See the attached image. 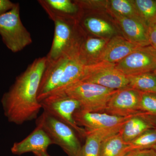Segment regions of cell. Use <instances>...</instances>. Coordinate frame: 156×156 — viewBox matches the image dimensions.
Masks as SVG:
<instances>
[{"label":"cell","mask_w":156,"mask_h":156,"mask_svg":"<svg viewBox=\"0 0 156 156\" xmlns=\"http://www.w3.org/2000/svg\"><path fill=\"white\" fill-rule=\"evenodd\" d=\"M47 62L46 56L36 58L3 95L2 105L9 122L21 125L37 119L42 108L38 92Z\"/></svg>","instance_id":"6da1fadb"},{"label":"cell","mask_w":156,"mask_h":156,"mask_svg":"<svg viewBox=\"0 0 156 156\" xmlns=\"http://www.w3.org/2000/svg\"><path fill=\"white\" fill-rule=\"evenodd\" d=\"M118 90L80 81L59 92H64L68 96L77 100L80 104L81 109L104 112L109 101Z\"/></svg>","instance_id":"7a4b0ae2"},{"label":"cell","mask_w":156,"mask_h":156,"mask_svg":"<svg viewBox=\"0 0 156 156\" xmlns=\"http://www.w3.org/2000/svg\"><path fill=\"white\" fill-rule=\"evenodd\" d=\"M36 126L41 127L53 144L60 147L68 156H80V138L68 125L44 111L37 119Z\"/></svg>","instance_id":"3957f363"},{"label":"cell","mask_w":156,"mask_h":156,"mask_svg":"<svg viewBox=\"0 0 156 156\" xmlns=\"http://www.w3.org/2000/svg\"><path fill=\"white\" fill-rule=\"evenodd\" d=\"M20 6L16 3L11 10L0 15V35L7 48L17 53L31 44L30 33L23 24L20 15Z\"/></svg>","instance_id":"277c9868"},{"label":"cell","mask_w":156,"mask_h":156,"mask_svg":"<svg viewBox=\"0 0 156 156\" xmlns=\"http://www.w3.org/2000/svg\"><path fill=\"white\" fill-rule=\"evenodd\" d=\"M40 103L44 112L71 127L80 138H86L87 131L78 126L73 118L75 112L81 108L77 100L64 92H58L49 95Z\"/></svg>","instance_id":"5b68a950"},{"label":"cell","mask_w":156,"mask_h":156,"mask_svg":"<svg viewBox=\"0 0 156 156\" xmlns=\"http://www.w3.org/2000/svg\"><path fill=\"white\" fill-rule=\"evenodd\" d=\"M115 65L102 62L86 65L85 74L81 81L115 90L128 88V76L117 69Z\"/></svg>","instance_id":"8992f818"},{"label":"cell","mask_w":156,"mask_h":156,"mask_svg":"<svg viewBox=\"0 0 156 156\" xmlns=\"http://www.w3.org/2000/svg\"><path fill=\"white\" fill-rule=\"evenodd\" d=\"M134 115L122 117L79 109L75 112L73 118L78 126L87 131H111L119 133L125 123Z\"/></svg>","instance_id":"52a82bcc"},{"label":"cell","mask_w":156,"mask_h":156,"mask_svg":"<svg viewBox=\"0 0 156 156\" xmlns=\"http://www.w3.org/2000/svg\"><path fill=\"white\" fill-rule=\"evenodd\" d=\"M126 76L153 72L156 69V49L150 46L140 47L115 65Z\"/></svg>","instance_id":"ba28073f"},{"label":"cell","mask_w":156,"mask_h":156,"mask_svg":"<svg viewBox=\"0 0 156 156\" xmlns=\"http://www.w3.org/2000/svg\"><path fill=\"white\" fill-rule=\"evenodd\" d=\"M53 21L54 23V36L51 48L46 56L48 61L69 56L76 41L74 39L73 29L69 20L56 18Z\"/></svg>","instance_id":"9c48e42d"},{"label":"cell","mask_w":156,"mask_h":156,"mask_svg":"<svg viewBox=\"0 0 156 156\" xmlns=\"http://www.w3.org/2000/svg\"><path fill=\"white\" fill-rule=\"evenodd\" d=\"M141 92L128 87L120 89L113 95L104 112L127 117L143 113L140 110Z\"/></svg>","instance_id":"30bf717a"},{"label":"cell","mask_w":156,"mask_h":156,"mask_svg":"<svg viewBox=\"0 0 156 156\" xmlns=\"http://www.w3.org/2000/svg\"><path fill=\"white\" fill-rule=\"evenodd\" d=\"M69 58L62 57L53 61H47L38 92L37 99L40 102L58 88Z\"/></svg>","instance_id":"8fae6325"},{"label":"cell","mask_w":156,"mask_h":156,"mask_svg":"<svg viewBox=\"0 0 156 156\" xmlns=\"http://www.w3.org/2000/svg\"><path fill=\"white\" fill-rule=\"evenodd\" d=\"M53 144L50 137L40 126H37L31 133L21 141L14 143L11 151L14 155H21L27 153L34 154L47 151Z\"/></svg>","instance_id":"7c38bea8"},{"label":"cell","mask_w":156,"mask_h":156,"mask_svg":"<svg viewBox=\"0 0 156 156\" xmlns=\"http://www.w3.org/2000/svg\"><path fill=\"white\" fill-rule=\"evenodd\" d=\"M140 47L122 37H113L98 56V62L116 64Z\"/></svg>","instance_id":"4fadbf2b"},{"label":"cell","mask_w":156,"mask_h":156,"mask_svg":"<svg viewBox=\"0 0 156 156\" xmlns=\"http://www.w3.org/2000/svg\"><path fill=\"white\" fill-rule=\"evenodd\" d=\"M127 40L140 47L150 46L148 27L143 21L124 17L113 12Z\"/></svg>","instance_id":"5bb4252c"},{"label":"cell","mask_w":156,"mask_h":156,"mask_svg":"<svg viewBox=\"0 0 156 156\" xmlns=\"http://www.w3.org/2000/svg\"><path fill=\"white\" fill-rule=\"evenodd\" d=\"M152 117L144 113L131 117L120 130L123 140L128 143L147 130L156 128V122Z\"/></svg>","instance_id":"9a60e30c"},{"label":"cell","mask_w":156,"mask_h":156,"mask_svg":"<svg viewBox=\"0 0 156 156\" xmlns=\"http://www.w3.org/2000/svg\"><path fill=\"white\" fill-rule=\"evenodd\" d=\"M38 2L52 20L56 18L69 20L80 9L76 2L70 0H39Z\"/></svg>","instance_id":"2e32d148"},{"label":"cell","mask_w":156,"mask_h":156,"mask_svg":"<svg viewBox=\"0 0 156 156\" xmlns=\"http://www.w3.org/2000/svg\"><path fill=\"white\" fill-rule=\"evenodd\" d=\"M68 57V61L58 88L51 94L62 91L71 84L81 81L83 77L86 65L77 56Z\"/></svg>","instance_id":"e0dca14e"},{"label":"cell","mask_w":156,"mask_h":156,"mask_svg":"<svg viewBox=\"0 0 156 156\" xmlns=\"http://www.w3.org/2000/svg\"><path fill=\"white\" fill-rule=\"evenodd\" d=\"M116 134L110 131H87L86 140L82 146L80 156H100L102 141Z\"/></svg>","instance_id":"ac0fdd59"},{"label":"cell","mask_w":156,"mask_h":156,"mask_svg":"<svg viewBox=\"0 0 156 156\" xmlns=\"http://www.w3.org/2000/svg\"><path fill=\"white\" fill-rule=\"evenodd\" d=\"M129 151V144L123 140L119 132L102 141L100 156H124Z\"/></svg>","instance_id":"d6986e66"},{"label":"cell","mask_w":156,"mask_h":156,"mask_svg":"<svg viewBox=\"0 0 156 156\" xmlns=\"http://www.w3.org/2000/svg\"><path fill=\"white\" fill-rule=\"evenodd\" d=\"M128 76V87L143 93H156V76L154 72Z\"/></svg>","instance_id":"ffe728a7"},{"label":"cell","mask_w":156,"mask_h":156,"mask_svg":"<svg viewBox=\"0 0 156 156\" xmlns=\"http://www.w3.org/2000/svg\"><path fill=\"white\" fill-rule=\"evenodd\" d=\"M136 11L148 27L153 25L156 19V0H132Z\"/></svg>","instance_id":"44dd1931"},{"label":"cell","mask_w":156,"mask_h":156,"mask_svg":"<svg viewBox=\"0 0 156 156\" xmlns=\"http://www.w3.org/2000/svg\"><path fill=\"white\" fill-rule=\"evenodd\" d=\"M82 24L87 30L96 35H111L114 33V29L110 23L96 17H86L83 20Z\"/></svg>","instance_id":"7402d4cb"},{"label":"cell","mask_w":156,"mask_h":156,"mask_svg":"<svg viewBox=\"0 0 156 156\" xmlns=\"http://www.w3.org/2000/svg\"><path fill=\"white\" fill-rule=\"evenodd\" d=\"M110 3L112 12L124 17L143 21L131 0H112Z\"/></svg>","instance_id":"603a6c76"},{"label":"cell","mask_w":156,"mask_h":156,"mask_svg":"<svg viewBox=\"0 0 156 156\" xmlns=\"http://www.w3.org/2000/svg\"><path fill=\"white\" fill-rule=\"evenodd\" d=\"M128 144L129 151L151 149L156 144V128L147 130Z\"/></svg>","instance_id":"cb8c5ba5"},{"label":"cell","mask_w":156,"mask_h":156,"mask_svg":"<svg viewBox=\"0 0 156 156\" xmlns=\"http://www.w3.org/2000/svg\"><path fill=\"white\" fill-rule=\"evenodd\" d=\"M140 110L151 116H156V93L141 92Z\"/></svg>","instance_id":"d4e9b609"},{"label":"cell","mask_w":156,"mask_h":156,"mask_svg":"<svg viewBox=\"0 0 156 156\" xmlns=\"http://www.w3.org/2000/svg\"><path fill=\"white\" fill-rule=\"evenodd\" d=\"M124 156H156V152L152 149L135 150L130 151Z\"/></svg>","instance_id":"484cf974"},{"label":"cell","mask_w":156,"mask_h":156,"mask_svg":"<svg viewBox=\"0 0 156 156\" xmlns=\"http://www.w3.org/2000/svg\"><path fill=\"white\" fill-rule=\"evenodd\" d=\"M16 3L9 0H0V15L10 11L15 5Z\"/></svg>","instance_id":"4316f807"},{"label":"cell","mask_w":156,"mask_h":156,"mask_svg":"<svg viewBox=\"0 0 156 156\" xmlns=\"http://www.w3.org/2000/svg\"><path fill=\"white\" fill-rule=\"evenodd\" d=\"M148 34L151 46L156 49V26L153 25L149 27Z\"/></svg>","instance_id":"83f0119b"},{"label":"cell","mask_w":156,"mask_h":156,"mask_svg":"<svg viewBox=\"0 0 156 156\" xmlns=\"http://www.w3.org/2000/svg\"><path fill=\"white\" fill-rule=\"evenodd\" d=\"M34 154L36 156H50L47 152V151H44L40 152Z\"/></svg>","instance_id":"f1b7e54d"},{"label":"cell","mask_w":156,"mask_h":156,"mask_svg":"<svg viewBox=\"0 0 156 156\" xmlns=\"http://www.w3.org/2000/svg\"><path fill=\"white\" fill-rule=\"evenodd\" d=\"M151 149H153L154 151H155L156 152V144H155V145Z\"/></svg>","instance_id":"f546056e"},{"label":"cell","mask_w":156,"mask_h":156,"mask_svg":"<svg viewBox=\"0 0 156 156\" xmlns=\"http://www.w3.org/2000/svg\"><path fill=\"white\" fill-rule=\"evenodd\" d=\"M153 25L156 26V19L155 20V22L154 23V24H153Z\"/></svg>","instance_id":"4dcf8cb0"},{"label":"cell","mask_w":156,"mask_h":156,"mask_svg":"<svg viewBox=\"0 0 156 156\" xmlns=\"http://www.w3.org/2000/svg\"><path fill=\"white\" fill-rule=\"evenodd\" d=\"M156 75V70H155L153 72Z\"/></svg>","instance_id":"1f68e13d"}]
</instances>
